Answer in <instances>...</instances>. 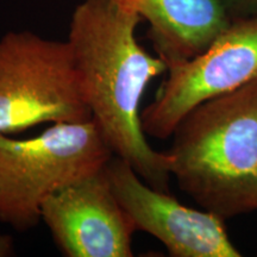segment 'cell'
I'll use <instances>...</instances> for the list:
<instances>
[{"label": "cell", "mask_w": 257, "mask_h": 257, "mask_svg": "<svg viewBox=\"0 0 257 257\" xmlns=\"http://www.w3.org/2000/svg\"><path fill=\"white\" fill-rule=\"evenodd\" d=\"M142 18L114 0H82L74 10L68 43L92 119L114 156L130 163L144 182L169 192V157L148 143L141 101L167 64L138 43Z\"/></svg>", "instance_id": "6da1fadb"}, {"label": "cell", "mask_w": 257, "mask_h": 257, "mask_svg": "<svg viewBox=\"0 0 257 257\" xmlns=\"http://www.w3.org/2000/svg\"><path fill=\"white\" fill-rule=\"evenodd\" d=\"M42 221L67 257L134 255L136 230L112 191L106 167L48 198Z\"/></svg>", "instance_id": "52a82bcc"}, {"label": "cell", "mask_w": 257, "mask_h": 257, "mask_svg": "<svg viewBox=\"0 0 257 257\" xmlns=\"http://www.w3.org/2000/svg\"><path fill=\"white\" fill-rule=\"evenodd\" d=\"M114 2L148 22V36L167 67L200 54L231 23L221 0Z\"/></svg>", "instance_id": "ba28073f"}, {"label": "cell", "mask_w": 257, "mask_h": 257, "mask_svg": "<svg viewBox=\"0 0 257 257\" xmlns=\"http://www.w3.org/2000/svg\"><path fill=\"white\" fill-rule=\"evenodd\" d=\"M89 119L68 41L31 31L0 37V134Z\"/></svg>", "instance_id": "277c9868"}, {"label": "cell", "mask_w": 257, "mask_h": 257, "mask_svg": "<svg viewBox=\"0 0 257 257\" xmlns=\"http://www.w3.org/2000/svg\"><path fill=\"white\" fill-rule=\"evenodd\" d=\"M172 137L170 176L202 210L257 211V81L195 106Z\"/></svg>", "instance_id": "7a4b0ae2"}, {"label": "cell", "mask_w": 257, "mask_h": 257, "mask_svg": "<svg viewBox=\"0 0 257 257\" xmlns=\"http://www.w3.org/2000/svg\"><path fill=\"white\" fill-rule=\"evenodd\" d=\"M106 173L115 198L135 230L159 239L173 257H240L225 220L206 210L187 207L153 188L126 161L113 156Z\"/></svg>", "instance_id": "8992f818"}, {"label": "cell", "mask_w": 257, "mask_h": 257, "mask_svg": "<svg viewBox=\"0 0 257 257\" xmlns=\"http://www.w3.org/2000/svg\"><path fill=\"white\" fill-rule=\"evenodd\" d=\"M113 156L93 119L55 123L28 140L0 134V223L32 229L48 198L100 172Z\"/></svg>", "instance_id": "3957f363"}, {"label": "cell", "mask_w": 257, "mask_h": 257, "mask_svg": "<svg viewBox=\"0 0 257 257\" xmlns=\"http://www.w3.org/2000/svg\"><path fill=\"white\" fill-rule=\"evenodd\" d=\"M15 252L14 239L9 234L0 233V257L12 256Z\"/></svg>", "instance_id": "30bf717a"}, {"label": "cell", "mask_w": 257, "mask_h": 257, "mask_svg": "<svg viewBox=\"0 0 257 257\" xmlns=\"http://www.w3.org/2000/svg\"><path fill=\"white\" fill-rule=\"evenodd\" d=\"M231 22L257 17V0H221Z\"/></svg>", "instance_id": "9c48e42d"}, {"label": "cell", "mask_w": 257, "mask_h": 257, "mask_svg": "<svg viewBox=\"0 0 257 257\" xmlns=\"http://www.w3.org/2000/svg\"><path fill=\"white\" fill-rule=\"evenodd\" d=\"M257 81V17L232 21L204 51L167 67L152 104L141 112L146 136L172 137L195 106Z\"/></svg>", "instance_id": "5b68a950"}]
</instances>
